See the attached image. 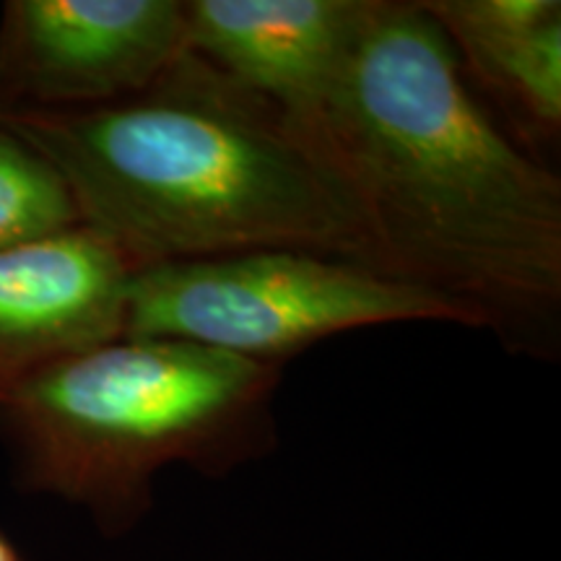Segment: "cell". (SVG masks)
I'll use <instances>...</instances> for the list:
<instances>
[{
    "instance_id": "obj_1",
    "label": "cell",
    "mask_w": 561,
    "mask_h": 561,
    "mask_svg": "<svg viewBox=\"0 0 561 561\" xmlns=\"http://www.w3.org/2000/svg\"><path fill=\"white\" fill-rule=\"evenodd\" d=\"M364 219L371 265L510 354L561 348V180L489 115L419 0H364L310 117Z\"/></svg>"
},
{
    "instance_id": "obj_2",
    "label": "cell",
    "mask_w": 561,
    "mask_h": 561,
    "mask_svg": "<svg viewBox=\"0 0 561 561\" xmlns=\"http://www.w3.org/2000/svg\"><path fill=\"white\" fill-rule=\"evenodd\" d=\"M130 265L307 250L371 265L346 178L310 125L185 50L130 100L0 112ZM377 271V268H375Z\"/></svg>"
},
{
    "instance_id": "obj_3",
    "label": "cell",
    "mask_w": 561,
    "mask_h": 561,
    "mask_svg": "<svg viewBox=\"0 0 561 561\" xmlns=\"http://www.w3.org/2000/svg\"><path fill=\"white\" fill-rule=\"evenodd\" d=\"M278 364L174 339L117 335L0 401L21 486L89 510L123 536L172 466L221 479L278 447Z\"/></svg>"
},
{
    "instance_id": "obj_4",
    "label": "cell",
    "mask_w": 561,
    "mask_h": 561,
    "mask_svg": "<svg viewBox=\"0 0 561 561\" xmlns=\"http://www.w3.org/2000/svg\"><path fill=\"white\" fill-rule=\"evenodd\" d=\"M466 314L356 261L307 250H250L133 271L123 335L174 339L278 364L339 333Z\"/></svg>"
},
{
    "instance_id": "obj_5",
    "label": "cell",
    "mask_w": 561,
    "mask_h": 561,
    "mask_svg": "<svg viewBox=\"0 0 561 561\" xmlns=\"http://www.w3.org/2000/svg\"><path fill=\"white\" fill-rule=\"evenodd\" d=\"M185 50V0H9L0 11V112L130 100Z\"/></svg>"
},
{
    "instance_id": "obj_6",
    "label": "cell",
    "mask_w": 561,
    "mask_h": 561,
    "mask_svg": "<svg viewBox=\"0 0 561 561\" xmlns=\"http://www.w3.org/2000/svg\"><path fill=\"white\" fill-rule=\"evenodd\" d=\"M130 273L83 224L0 250V401L50 364L123 335Z\"/></svg>"
},
{
    "instance_id": "obj_7",
    "label": "cell",
    "mask_w": 561,
    "mask_h": 561,
    "mask_svg": "<svg viewBox=\"0 0 561 561\" xmlns=\"http://www.w3.org/2000/svg\"><path fill=\"white\" fill-rule=\"evenodd\" d=\"M362 11L364 0H185V45L307 125Z\"/></svg>"
},
{
    "instance_id": "obj_8",
    "label": "cell",
    "mask_w": 561,
    "mask_h": 561,
    "mask_svg": "<svg viewBox=\"0 0 561 561\" xmlns=\"http://www.w3.org/2000/svg\"><path fill=\"white\" fill-rule=\"evenodd\" d=\"M419 3L450 42L462 79L502 130L530 157L551 149L561 133L559 0Z\"/></svg>"
},
{
    "instance_id": "obj_9",
    "label": "cell",
    "mask_w": 561,
    "mask_h": 561,
    "mask_svg": "<svg viewBox=\"0 0 561 561\" xmlns=\"http://www.w3.org/2000/svg\"><path fill=\"white\" fill-rule=\"evenodd\" d=\"M79 224V210L55 167L0 123V250Z\"/></svg>"
},
{
    "instance_id": "obj_10",
    "label": "cell",
    "mask_w": 561,
    "mask_h": 561,
    "mask_svg": "<svg viewBox=\"0 0 561 561\" xmlns=\"http://www.w3.org/2000/svg\"><path fill=\"white\" fill-rule=\"evenodd\" d=\"M0 561H24L21 559V553L16 551V546H13L3 533H0Z\"/></svg>"
}]
</instances>
